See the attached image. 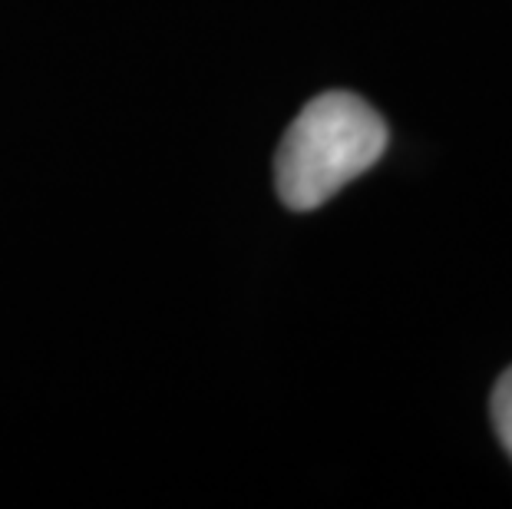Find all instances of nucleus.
I'll use <instances>...</instances> for the list:
<instances>
[{
	"label": "nucleus",
	"mask_w": 512,
	"mask_h": 509,
	"mask_svg": "<svg viewBox=\"0 0 512 509\" xmlns=\"http://www.w3.org/2000/svg\"><path fill=\"white\" fill-rule=\"evenodd\" d=\"M387 123L361 96L331 90L294 116L275 156V186L294 212L321 209L387 149Z\"/></svg>",
	"instance_id": "1"
},
{
	"label": "nucleus",
	"mask_w": 512,
	"mask_h": 509,
	"mask_svg": "<svg viewBox=\"0 0 512 509\" xmlns=\"http://www.w3.org/2000/svg\"><path fill=\"white\" fill-rule=\"evenodd\" d=\"M489 414H493L499 443H503V450L512 457V367L499 374V381L493 387V400H489Z\"/></svg>",
	"instance_id": "2"
}]
</instances>
